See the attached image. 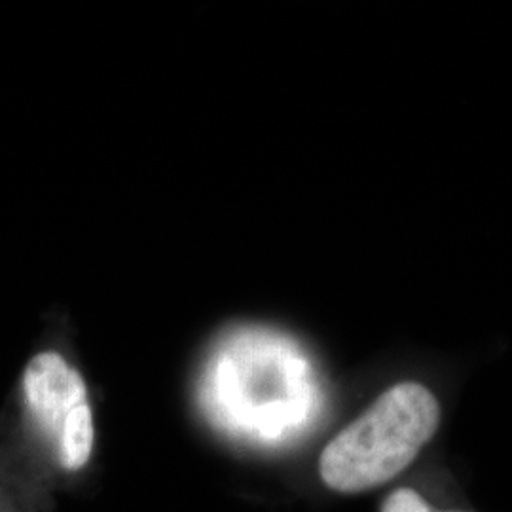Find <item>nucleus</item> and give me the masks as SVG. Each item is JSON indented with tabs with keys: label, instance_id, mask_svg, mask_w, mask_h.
<instances>
[{
	"label": "nucleus",
	"instance_id": "1",
	"mask_svg": "<svg viewBox=\"0 0 512 512\" xmlns=\"http://www.w3.org/2000/svg\"><path fill=\"white\" fill-rule=\"evenodd\" d=\"M200 403L220 431L266 444L306 427L319 406V391L293 340L245 327L228 332L209 355Z\"/></svg>",
	"mask_w": 512,
	"mask_h": 512
},
{
	"label": "nucleus",
	"instance_id": "2",
	"mask_svg": "<svg viewBox=\"0 0 512 512\" xmlns=\"http://www.w3.org/2000/svg\"><path fill=\"white\" fill-rule=\"evenodd\" d=\"M439 423V401L425 385H393L330 440L319 459L321 478L342 494L382 486L418 458Z\"/></svg>",
	"mask_w": 512,
	"mask_h": 512
},
{
	"label": "nucleus",
	"instance_id": "3",
	"mask_svg": "<svg viewBox=\"0 0 512 512\" xmlns=\"http://www.w3.org/2000/svg\"><path fill=\"white\" fill-rule=\"evenodd\" d=\"M23 393L33 418L55 444L74 410L88 404L82 376L54 351L40 353L29 363L23 376Z\"/></svg>",
	"mask_w": 512,
	"mask_h": 512
},
{
	"label": "nucleus",
	"instance_id": "4",
	"mask_svg": "<svg viewBox=\"0 0 512 512\" xmlns=\"http://www.w3.org/2000/svg\"><path fill=\"white\" fill-rule=\"evenodd\" d=\"M93 439H95V429H93L92 408L90 403L82 404L71 414V418L67 420L61 431V437L55 444L61 465L69 471L82 469L92 456Z\"/></svg>",
	"mask_w": 512,
	"mask_h": 512
},
{
	"label": "nucleus",
	"instance_id": "5",
	"mask_svg": "<svg viewBox=\"0 0 512 512\" xmlns=\"http://www.w3.org/2000/svg\"><path fill=\"white\" fill-rule=\"evenodd\" d=\"M382 512H435L423 499L418 492L410 488H401L395 490L393 494L385 499Z\"/></svg>",
	"mask_w": 512,
	"mask_h": 512
}]
</instances>
